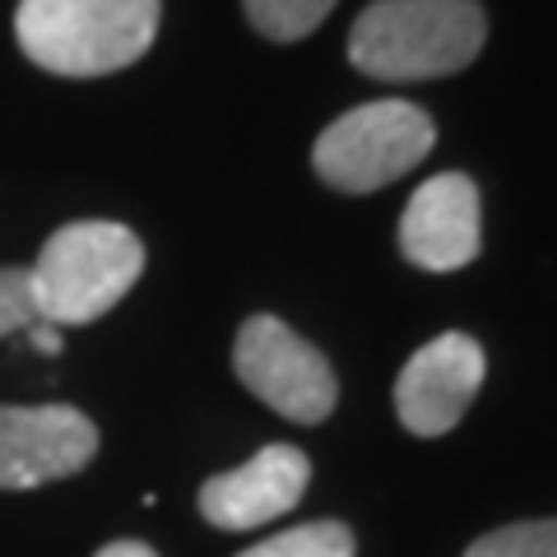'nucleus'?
I'll return each mask as SVG.
<instances>
[{
    "mask_svg": "<svg viewBox=\"0 0 557 557\" xmlns=\"http://www.w3.org/2000/svg\"><path fill=\"white\" fill-rule=\"evenodd\" d=\"M33 321H38V302H33L28 270L20 265L0 270V339L14 335V330H28Z\"/></svg>",
    "mask_w": 557,
    "mask_h": 557,
    "instance_id": "ddd939ff",
    "label": "nucleus"
},
{
    "mask_svg": "<svg viewBox=\"0 0 557 557\" xmlns=\"http://www.w3.org/2000/svg\"><path fill=\"white\" fill-rule=\"evenodd\" d=\"M242 5H247V20L260 38L298 42L325 24V14L335 10L339 0H242Z\"/></svg>",
    "mask_w": 557,
    "mask_h": 557,
    "instance_id": "9b49d317",
    "label": "nucleus"
},
{
    "mask_svg": "<svg viewBox=\"0 0 557 557\" xmlns=\"http://www.w3.org/2000/svg\"><path fill=\"white\" fill-rule=\"evenodd\" d=\"M483 376H487V358L474 335L446 330V335L428 339L395 381V413L405 432H413V437H446L483 391Z\"/></svg>",
    "mask_w": 557,
    "mask_h": 557,
    "instance_id": "423d86ee",
    "label": "nucleus"
},
{
    "mask_svg": "<svg viewBox=\"0 0 557 557\" xmlns=\"http://www.w3.org/2000/svg\"><path fill=\"white\" fill-rule=\"evenodd\" d=\"M432 145H437V126L423 108L405 98H376L330 121L311 145V168L344 196H372L413 172Z\"/></svg>",
    "mask_w": 557,
    "mask_h": 557,
    "instance_id": "20e7f679",
    "label": "nucleus"
},
{
    "mask_svg": "<svg viewBox=\"0 0 557 557\" xmlns=\"http://www.w3.org/2000/svg\"><path fill=\"white\" fill-rule=\"evenodd\" d=\"M307 483H311V460L298 446L274 442L256 450L247 465L209 479L200 487V516L219 530H256L298 507Z\"/></svg>",
    "mask_w": 557,
    "mask_h": 557,
    "instance_id": "1a4fd4ad",
    "label": "nucleus"
},
{
    "mask_svg": "<svg viewBox=\"0 0 557 557\" xmlns=\"http://www.w3.org/2000/svg\"><path fill=\"white\" fill-rule=\"evenodd\" d=\"M483 214L479 186L465 172H437L413 190L399 219V251L428 274H456L479 256Z\"/></svg>",
    "mask_w": 557,
    "mask_h": 557,
    "instance_id": "6e6552de",
    "label": "nucleus"
},
{
    "mask_svg": "<svg viewBox=\"0 0 557 557\" xmlns=\"http://www.w3.org/2000/svg\"><path fill=\"white\" fill-rule=\"evenodd\" d=\"M237 557H358V544L354 530L339 525V520H311V525L284 530L265 544H251Z\"/></svg>",
    "mask_w": 557,
    "mask_h": 557,
    "instance_id": "9d476101",
    "label": "nucleus"
},
{
    "mask_svg": "<svg viewBox=\"0 0 557 557\" xmlns=\"http://www.w3.org/2000/svg\"><path fill=\"white\" fill-rule=\"evenodd\" d=\"M465 557H557V516L548 520H516L493 534L474 539Z\"/></svg>",
    "mask_w": 557,
    "mask_h": 557,
    "instance_id": "f8f14e48",
    "label": "nucleus"
},
{
    "mask_svg": "<svg viewBox=\"0 0 557 557\" xmlns=\"http://www.w3.org/2000/svg\"><path fill=\"white\" fill-rule=\"evenodd\" d=\"M145 270V242L126 223L84 219L47 237L33 278L38 321L47 325H89L126 298Z\"/></svg>",
    "mask_w": 557,
    "mask_h": 557,
    "instance_id": "7ed1b4c3",
    "label": "nucleus"
},
{
    "mask_svg": "<svg viewBox=\"0 0 557 557\" xmlns=\"http://www.w3.org/2000/svg\"><path fill=\"white\" fill-rule=\"evenodd\" d=\"M94 557H159L149 544H139V539H116V544H108V548H98Z\"/></svg>",
    "mask_w": 557,
    "mask_h": 557,
    "instance_id": "2eb2a0df",
    "label": "nucleus"
},
{
    "mask_svg": "<svg viewBox=\"0 0 557 557\" xmlns=\"http://www.w3.org/2000/svg\"><path fill=\"white\" fill-rule=\"evenodd\" d=\"M163 0H20L14 38L24 57L65 79L135 65L159 38Z\"/></svg>",
    "mask_w": 557,
    "mask_h": 557,
    "instance_id": "f03ea898",
    "label": "nucleus"
},
{
    "mask_svg": "<svg viewBox=\"0 0 557 557\" xmlns=\"http://www.w3.org/2000/svg\"><path fill=\"white\" fill-rule=\"evenodd\" d=\"M479 0H372L348 33V61L386 84L456 75L483 51Z\"/></svg>",
    "mask_w": 557,
    "mask_h": 557,
    "instance_id": "f257e3e1",
    "label": "nucleus"
},
{
    "mask_svg": "<svg viewBox=\"0 0 557 557\" xmlns=\"http://www.w3.org/2000/svg\"><path fill=\"white\" fill-rule=\"evenodd\" d=\"M233 372L260 405L302 428L325 423L339 405V376L325 362L317 344H307L298 330L278 317L242 321L233 344Z\"/></svg>",
    "mask_w": 557,
    "mask_h": 557,
    "instance_id": "39448f33",
    "label": "nucleus"
},
{
    "mask_svg": "<svg viewBox=\"0 0 557 557\" xmlns=\"http://www.w3.org/2000/svg\"><path fill=\"white\" fill-rule=\"evenodd\" d=\"M28 339H33V348H42V354H61V330L47 325V321H33Z\"/></svg>",
    "mask_w": 557,
    "mask_h": 557,
    "instance_id": "4468645a",
    "label": "nucleus"
},
{
    "mask_svg": "<svg viewBox=\"0 0 557 557\" xmlns=\"http://www.w3.org/2000/svg\"><path fill=\"white\" fill-rule=\"evenodd\" d=\"M98 456V428L70 405H0V493L79 474Z\"/></svg>",
    "mask_w": 557,
    "mask_h": 557,
    "instance_id": "0eeeda50",
    "label": "nucleus"
}]
</instances>
